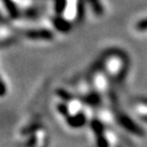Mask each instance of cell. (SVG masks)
<instances>
[{
  "instance_id": "5",
  "label": "cell",
  "mask_w": 147,
  "mask_h": 147,
  "mask_svg": "<svg viewBox=\"0 0 147 147\" xmlns=\"http://www.w3.org/2000/svg\"><path fill=\"white\" fill-rule=\"evenodd\" d=\"M65 122L70 127H73V129H79L84 126L87 123V117L84 111H80L78 113H74V115H69L65 117Z\"/></svg>"
},
{
  "instance_id": "9",
  "label": "cell",
  "mask_w": 147,
  "mask_h": 147,
  "mask_svg": "<svg viewBox=\"0 0 147 147\" xmlns=\"http://www.w3.org/2000/svg\"><path fill=\"white\" fill-rule=\"evenodd\" d=\"M96 145L97 147H110V142L106 136V133L96 136Z\"/></svg>"
},
{
  "instance_id": "10",
  "label": "cell",
  "mask_w": 147,
  "mask_h": 147,
  "mask_svg": "<svg viewBox=\"0 0 147 147\" xmlns=\"http://www.w3.org/2000/svg\"><path fill=\"white\" fill-rule=\"evenodd\" d=\"M56 94L58 95L59 97L63 100V101H65V102H69V101H71V100L74 98V96L71 93H69L67 90H64V89H57V92H56Z\"/></svg>"
},
{
  "instance_id": "11",
  "label": "cell",
  "mask_w": 147,
  "mask_h": 147,
  "mask_svg": "<svg viewBox=\"0 0 147 147\" xmlns=\"http://www.w3.org/2000/svg\"><path fill=\"white\" fill-rule=\"evenodd\" d=\"M57 111H58L59 113L63 116L64 118L67 116L70 115V112H69V106H68V102H59L58 105H57Z\"/></svg>"
},
{
  "instance_id": "13",
  "label": "cell",
  "mask_w": 147,
  "mask_h": 147,
  "mask_svg": "<svg viewBox=\"0 0 147 147\" xmlns=\"http://www.w3.org/2000/svg\"><path fill=\"white\" fill-rule=\"evenodd\" d=\"M44 147H46V146H44Z\"/></svg>"
},
{
  "instance_id": "12",
  "label": "cell",
  "mask_w": 147,
  "mask_h": 147,
  "mask_svg": "<svg viewBox=\"0 0 147 147\" xmlns=\"http://www.w3.org/2000/svg\"><path fill=\"white\" fill-rule=\"evenodd\" d=\"M135 28H136V31H138V32L147 31V18H145V19H143V20L137 22L136 24H135Z\"/></svg>"
},
{
  "instance_id": "8",
  "label": "cell",
  "mask_w": 147,
  "mask_h": 147,
  "mask_svg": "<svg viewBox=\"0 0 147 147\" xmlns=\"http://www.w3.org/2000/svg\"><path fill=\"white\" fill-rule=\"evenodd\" d=\"M40 127H42L40 124H38V123H33L31 125L25 126L21 131V133H22V135H33V134H35L37 132V130L40 129Z\"/></svg>"
},
{
  "instance_id": "2",
  "label": "cell",
  "mask_w": 147,
  "mask_h": 147,
  "mask_svg": "<svg viewBox=\"0 0 147 147\" xmlns=\"http://www.w3.org/2000/svg\"><path fill=\"white\" fill-rule=\"evenodd\" d=\"M90 84L96 92H98L99 94H108L111 98V101L117 102L116 96L111 90V79L101 68L95 70L92 73Z\"/></svg>"
},
{
  "instance_id": "7",
  "label": "cell",
  "mask_w": 147,
  "mask_h": 147,
  "mask_svg": "<svg viewBox=\"0 0 147 147\" xmlns=\"http://www.w3.org/2000/svg\"><path fill=\"white\" fill-rule=\"evenodd\" d=\"M28 36L31 37L32 39H47L51 37V34L47 31H37V32H31L28 34Z\"/></svg>"
},
{
  "instance_id": "6",
  "label": "cell",
  "mask_w": 147,
  "mask_h": 147,
  "mask_svg": "<svg viewBox=\"0 0 147 147\" xmlns=\"http://www.w3.org/2000/svg\"><path fill=\"white\" fill-rule=\"evenodd\" d=\"M89 125H90L92 131L94 132L95 136L101 135V134H105L106 133L105 123L100 120V119H93V120L90 121Z\"/></svg>"
},
{
  "instance_id": "3",
  "label": "cell",
  "mask_w": 147,
  "mask_h": 147,
  "mask_svg": "<svg viewBox=\"0 0 147 147\" xmlns=\"http://www.w3.org/2000/svg\"><path fill=\"white\" fill-rule=\"evenodd\" d=\"M116 122L123 127L126 132L132 133L136 136H144L145 132L141 126L137 124L135 121H133L129 116H126L123 112H118L116 115Z\"/></svg>"
},
{
  "instance_id": "4",
  "label": "cell",
  "mask_w": 147,
  "mask_h": 147,
  "mask_svg": "<svg viewBox=\"0 0 147 147\" xmlns=\"http://www.w3.org/2000/svg\"><path fill=\"white\" fill-rule=\"evenodd\" d=\"M81 2L80 0H62V16L67 22L73 23L80 18Z\"/></svg>"
},
{
  "instance_id": "1",
  "label": "cell",
  "mask_w": 147,
  "mask_h": 147,
  "mask_svg": "<svg viewBox=\"0 0 147 147\" xmlns=\"http://www.w3.org/2000/svg\"><path fill=\"white\" fill-rule=\"evenodd\" d=\"M101 69L110 78L111 81L121 83L126 76L129 70V59L126 55L119 50H112L102 57Z\"/></svg>"
}]
</instances>
